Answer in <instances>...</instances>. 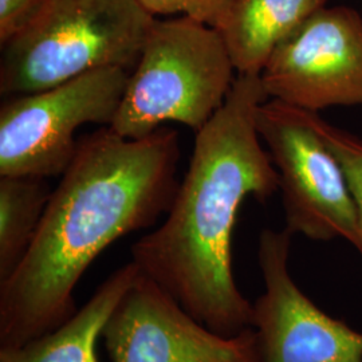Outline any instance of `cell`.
<instances>
[{"instance_id":"1","label":"cell","mask_w":362,"mask_h":362,"mask_svg":"<svg viewBox=\"0 0 362 362\" xmlns=\"http://www.w3.org/2000/svg\"><path fill=\"white\" fill-rule=\"evenodd\" d=\"M179 133L124 139L109 127L78 141L26 257L0 284V349L52 332L78 310L74 290L122 236L155 226L179 189Z\"/></svg>"},{"instance_id":"2","label":"cell","mask_w":362,"mask_h":362,"mask_svg":"<svg viewBox=\"0 0 362 362\" xmlns=\"http://www.w3.org/2000/svg\"><path fill=\"white\" fill-rule=\"evenodd\" d=\"M259 74H238L224 105L196 133L189 168L155 231L132 247V262L199 322L223 336L252 327V303L236 285L233 227L248 196L279 191V175L257 129L267 100Z\"/></svg>"},{"instance_id":"3","label":"cell","mask_w":362,"mask_h":362,"mask_svg":"<svg viewBox=\"0 0 362 362\" xmlns=\"http://www.w3.org/2000/svg\"><path fill=\"white\" fill-rule=\"evenodd\" d=\"M139 0H50L1 46L0 94L47 90L106 67L133 70L155 22Z\"/></svg>"},{"instance_id":"4","label":"cell","mask_w":362,"mask_h":362,"mask_svg":"<svg viewBox=\"0 0 362 362\" xmlns=\"http://www.w3.org/2000/svg\"><path fill=\"white\" fill-rule=\"evenodd\" d=\"M235 71L216 28L188 16L155 19L109 128L133 140L165 122L197 133L226 103Z\"/></svg>"},{"instance_id":"5","label":"cell","mask_w":362,"mask_h":362,"mask_svg":"<svg viewBox=\"0 0 362 362\" xmlns=\"http://www.w3.org/2000/svg\"><path fill=\"white\" fill-rule=\"evenodd\" d=\"M257 129L279 175L286 228L317 242L341 238L357 250L360 214L313 112L266 100L257 110Z\"/></svg>"},{"instance_id":"6","label":"cell","mask_w":362,"mask_h":362,"mask_svg":"<svg viewBox=\"0 0 362 362\" xmlns=\"http://www.w3.org/2000/svg\"><path fill=\"white\" fill-rule=\"evenodd\" d=\"M130 71L106 67L47 90L10 97L0 107V176L64 175L77 152L76 132L110 125Z\"/></svg>"},{"instance_id":"7","label":"cell","mask_w":362,"mask_h":362,"mask_svg":"<svg viewBox=\"0 0 362 362\" xmlns=\"http://www.w3.org/2000/svg\"><path fill=\"white\" fill-rule=\"evenodd\" d=\"M101 339L110 362H266L254 327L223 336L141 272L110 314Z\"/></svg>"},{"instance_id":"8","label":"cell","mask_w":362,"mask_h":362,"mask_svg":"<svg viewBox=\"0 0 362 362\" xmlns=\"http://www.w3.org/2000/svg\"><path fill=\"white\" fill-rule=\"evenodd\" d=\"M267 97L318 113L362 106V16L324 7L274 50L259 74Z\"/></svg>"},{"instance_id":"9","label":"cell","mask_w":362,"mask_h":362,"mask_svg":"<svg viewBox=\"0 0 362 362\" xmlns=\"http://www.w3.org/2000/svg\"><path fill=\"white\" fill-rule=\"evenodd\" d=\"M293 233L266 228L258 262L264 291L252 303V327L266 362H362V333L325 313L293 279Z\"/></svg>"},{"instance_id":"10","label":"cell","mask_w":362,"mask_h":362,"mask_svg":"<svg viewBox=\"0 0 362 362\" xmlns=\"http://www.w3.org/2000/svg\"><path fill=\"white\" fill-rule=\"evenodd\" d=\"M139 272L133 262L121 266L71 318L21 346L0 349V362H100L97 342L105 324Z\"/></svg>"},{"instance_id":"11","label":"cell","mask_w":362,"mask_h":362,"mask_svg":"<svg viewBox=\"0 0 362 362\" xmlns=\"http://www.w3.org/2000/svg\"><path fill=\"white\" fill-rule=\"evenodd\" d=\"M329 0H236L218 28L238 74H260L274 50Z\"/></svg>"},{"instance_id":"12","label":"cell","mask_w":362,"mask_h":362,"mask_svg":"<svg viewBox=\"0 0 362 362\" xmlns=\"http://www.w3.org/2000/svg\"><path fill=\"white\" fill-rule=\"evenodd\" d=\"M52 194L42 177L0 176V284L23 262Z\"/></svg>"},{"instance_id":"13","label":"cell","mask_w":362,"mask_h":362,"mask_svg":"<svg viewBox=\"0 0 362 362\" xmlns=\"http://www.w3.org/2000/svg\"><path fill=\"white\" fill-rule=\"evenodd\" d=\"M313 122L344 172L362 223V140L330 125L314 112Z\"/></svg>"},{"instance_id":"14","label":"cell","mask_w":362,"mask_h":362,"mask_svg":"<svg viewBox=\"0 0 362 362\" xmlns=\"http://www.w3.org/2000/svg\"><path fill=\"white\" fill-rule=\"evenodd\" d=\"M149 13L173 15L182 13L200 23L219 28L231 11L236 0H139Z\"/></svg>"},{"instance_id":"15","label":"cell","mask_w":362,"mask_h":362,"mask_svg":"<svg viewBox=\"0 0 362 362\" xmlns=\"http://www.w3.org/2000/svg\"><path fill=\"white\" fill-rule=\"evenodd\" d=\"M50 0H0V45L31 26Z\"/></svg>"},{"instance_id":"16","label":"cell","mask_w":362,"mask_h":362,"mask_svg":"<svg viewBox=\"0 0 362 362\" xmlns=\"http://www.w3.org/2000/svg\"><path fill=\"white\" fill-rule=\"evenodd\" d=\"M357 251L360 252V255L362 257V223H361V242H360V246L357 247Z\"/></svg>"}]
</instances>
